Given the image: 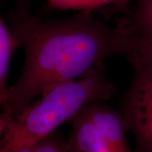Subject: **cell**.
Wrapping results in <instances>:
<instances>
[{
	"label": "cell",
	"instance_id": "obj_1",
	"mask_svg": "<svg viewBox=\"0 0 152 152\" xmlns=\"http://www.w3.org/2000/svg\"><path fill=\"white\" fill-rule=\"evenodd\" d=\"M14 34L25 48L26 60L0 106L5 123L49 90L86 76L107 58L126 54L130 30L111 27L91 11H81L62 20L23 17Z\"/></svg>",
	"mask_w": 152,
	"mask_h": 152
},
{
	"label": "cell",
	"instance_id": "obj_2",
	"mask_svg": "<svg viewBox=\"0 0 152 152\" xmlns=\"http://www.w3.org/2000/svg\"><path fill=\"white\" fill-rule=\"evenodd\" d=\"M116 88L102 64L80 79L54 87L16 118L7 121L0 135V152H26L37 142L70 121L87 104L107 101Z\"/></svg>",
	"mask_w": 152,
	"mask_h": 152
},
{
	"label": "cell",
	"instance_id": "obj_3",
	"mask_svg": "<svg viewBox=\"0 0 152 152\" xmlns=\"http://www.w3.org/2000/svg\"><path fill=\"white\" fill-rule=\"evenodd\" d=\"M125 55L133 76L121 113L127 130L135 138L139 152H152V56L133 49Z\"/></svg>",
	"mask_w": 152,
	"mask_h": 152
},
{
	"label": "cell",
	"instance_id": "obj_4",
	"mask_svg": "<svg viewBox=\"0 0 152 152\" xmlns=\"http://www.w3.org/2000/svg\"><path fill=\"white\" fill-rule=\"evenodd\" d=\"M83 111L114 151L132 152L127 140L128 130L121 112L111 107L105 103V101L87 104Z\"/></svg>",
	"mask_w": 152,
	"mask_h": 152
},
{
	"label": "cell",
	"instance_id": "obj_5",
	"mask_svg": "<svg viewBox=\"0 0 152 152\" xmlns=\"http://www.w3.org/2000/svg\"><path fill=\"white\" fill-rule=\"evenodd\" d=\"M69 122L71 131L66 141L69 152H115L99 134L83 108Z\"/></svg>",
	"mask_w": 152,
	"mask_h": 152
},
{
	"label": "cell",
	"instance_id": "obj_6",
	"mask_svg": "<svg viewBox=\"0 0 152 152\" xmlns=\"http://www.w3.org/2000/svg\"><path fill=\"white\" fill-rule=\"evenodd\" d=\"M19 46L14 32L10 31L0 17V106L8 91L7 80L13 52Z\"/></svg>",
	"mask_w": 152,
	"mask_h": 152
},
{
	"label": "cell",
	"instance_id": "obj_7",
	"mask_svg": "<svg viewBox=\"0 0 152 152\" xmlns=\"http://www.w3.org/2000/svg\"><path fill=\"white\" fill-rule=\"evenodd\" d=\"M132 0H47L48 5L61 10L91 11L108 5H127Z\"/></svg>",
	"mask_w": 152,
	"mask_h": 152
},
{
	"label": "cell",
	"instance_id": "obj_8",
	"mask_svg": "<svg viewBox=\"0 0 152 152\" xmlns=\"http://www.w3.org/2000/svg\"><path fill=\"white\" fill-rule=\"evenodd\" d=\"M129 29L138 37L152 38V0H138L134 21Z\"/></svg>",
	"mask_w": 152,
	"mask_h": 152
},
{
	"label": "cell",
	"instance_id": "obj_9",
	"mask_svg": "<svg viewBox=\"0 0 152 152\" xmlns=\"http://www.w3.org/2000/svg\"><path fill=\"white\" fill-rule=\"evenodd\" d=\"M28 152H69V151L66 142L63 141L53 132L33 145Z\"/></svg>",
	"mask_w": 152,
	"mask_h": 152
},
{
	"label": "cell",
	"instance_id": "obj_10",
	"mask_svg": "<svg viewBox=\"0 0 152 152\" xmlns=\"http://www.w3.org/2000/svg\"><path fill=\"white\" fill-rule=\"evenodd\" d=\"M130 49L136 50L143 53L152 56V38H144L138 37L134 34H133L130 30L128 51Z\"/></svg>",
	"mask_w": 152,
	"mask_h": 152
},
{
	"label": "cell",
	"instance_id": "obj_11",
	"mask_svg": "<svg viewBox=\"0 0 152 152\" xmlns=\"http://www.w3.org/2000/svg\"><path fill=\"white\" fill-rule=\"evenodd\" d=\"M4 126H5V120L4 119L2 113H0V135L2 134V132L4 129Z\"/></svg>",
	"mask_w": 152,
	"mask_h": 152
},
{
	"label": "cell",
	"instance_id": "obj_12",
	"mask_svg": "<svg viewBox=\"0 0 152 152\" xmlns=\"http://www.w3.org/2000/svg\"><path fill=\"white\" fill-rule=\"evenodd\" d=\"M26 152H28V151H26Z\"/></svg>",
	"mask_w": 152,
	"mask_h": 152
}]
</instances>
